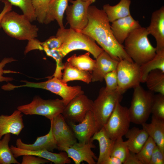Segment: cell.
<instances>
[{
    "label": "cell",
    "mask_w": 164,
    "mask_h": 164,
    "mask_svg": "<svg viewBox=\"0 0 164 164\" xmlns=\"http://www.w3.org/2000/svg\"><path fill=\"white\" fill-rule=\"evenodd\" d=\"M125 136L128 139L125 141L128 149L136 154L140 150L149 137L143 129L135 127L129 129Z\"/></svg>",
    "instance_id": "cell-25"
},
{
    "label": "cell",
    "mask_w": 164,
    "mask_h": 164,
    "mask_svg": "<svg viewBox=\"0 0 164 164\" xmlns=\"http://www.w3.org/2000/svg\"><path fill=\"white\" fill-rule=\"evenodd\" d=\"M22 81L25 84L19 86L12 84L10 86L11 89L13 90L22 87H28L47 90L61 97L65 105L76 96L84 94L80 86H68L67 83L63 82L61 79L54 76L47 81L40 82L24 80Z\"/></svg>",
    "instance_id": "cell-7"
},
{
    "label": "cell",
    "mask_w": 164,
    "mask_h": 164,
    "mask_svg": "<svg viewBox=\"0 0 164 164\" xmlns=\"http://www.w3.org/2000/svg\"><path fill=\"white\" fill-rule=\"evenodd\" d=\"M4 0H0V1H4Z\"/></svg>",
    "instance_id": "cell-48"
},
{
    "label": "cell",
    "mask_w": 164,
    "mask_h": 164,
    "mask_svg": "<svg viewBox=\"0 0 164 164\" xmlns=\"http://www.w3.org/2000/svg\"><path fill=\"white\" fill-rule=\"evenodd\" d=\"M69 123L76 138L80 143L89 142L95 133L101 128L91 110L87 113L84 119L78 124Z\"/></svg>",
    "instance_id": "cell-14"
},
{
    "label": "cell",
    "mask_w": 164,
    "mask_h": 164,
    "mask_svg": "<svg viewBox=\"0 0 164 164\" xmlns=\"http://www.w3.org/2000/svg\"><path fill=\"white\" fill-rule=\"evenodd\" d=\"M97 140L99 143V153L97 164L103 162L110 156L114 140L111 139L107 134L104 127L96 132L91 138L90 141Z\"/></svg>",
    "instance_id": "cell-24"
},
{
    "label": "cell",
    "mask_w": 164,
    "mask_h": 164,
    "mask_svg": "<svg viewBox=\"0 0 164 164\" xmlns=\"http://www.w3.org/2000/svg\"><path fill=\"white\" fill-rule=\"evenodd\" d=\"M82 0V1H92L93 2H94L96 1V0Z\"/></svg>",
    "instance_id": "cell-47"
},
{
    "label": "cell",
    "mask_w": 164,
    "mask_h": 164,
    "mask_svg": "<svg viewBox=\"0 0 164 164\" xmlns=\"http://www.w3.org/2000/svg\"><path fill=\"white\" fill-rule=\"evenodd\" d=\"M65 106L62 99L44 100L36 96L30 103L19 106L17 109L26 115H40L50 120L62 114Z\"/></svg>",
    "instance_id": "cell-8"
},
{
    "label": "cell",
    "mask_w": 164,
    "mask_h": 164,
    "mask_svg": "<svg viewBox=\"0 0 164 164\" xmlns=\"http://www.w3.org/2000/svg\"><path fill=\"white\" fill-rule=\"evenodd\" d=\"M122 97V94L117 90L109 91L105 87L100 89L97 97L93 101L91 110L101 128L106 123L116 104L121 102Z\"/></svg>",
    "instance_id": "cell-5"
},
{
    "label": "cell",
    "mask_w": 164,
    "mask_h": 164,
    "mask_svg": "<svg viewBox=\"0 0 164 164\" xmlns=\"http://www.w3.org/2000/svg\"><path fill=\"white\" fill-rule=\"evenodd\" d=\"M10 139V133L5 135L0 139V164H20L14 156L9 147Z\"/></svg>",
    "instance_id": "cell-31"
},
{
    "label": "cell",
    "mask_w": 164,
    "mask_h": 164,
    "mask_svg": "<svg viewBox=\"0 0 164 164\" xmlns=\"http://www.w3.org/2000/svg\"><path fill=\"white\" fill-rule=\"evenodd\" d=\"M111 23V26L113 36L121 45L124 43L131 32L141 26L139 22L135 20L131 15Z\"/></svg>",
    "instance_id": "cell-16"
},
{
    "label": "cell",
    "mask_w": 164,
    "mask_h": 164,
    "mask_svg": "<svg viewBox=\"0 0 164 164\" xmlns=\"http://www.w3.org/2000/svg\"><path fill=\"white\" fill-rule=\"evenodd\" d=\"M128 109L131 122L142 125L146 122L151 113L154 92L144 89L140 84L134 88Z\"/></svg>",
    "instance_id": "cell-6"
},
{
    "label": "cell",
    "mask_w": 164,
    "mask_h": 164,
    "mask_svg": "<svg viewBox=\"0 0 164 164\" xmlns=\"http://www.w3.org/2000/svg\"><path fill=\"white\" fill-rule=\"evenodd\" d=\"M156 145L155 141L149 137L148 140L136 155L142 164H149L151 155Z\"/></svg>",
    "instance_id": "cell-33"
},
{
    "label": "cell",
    "mask_w": 164,
    "mask_h": 164,
    "mask_svg": "<svg viewBox=\"0 0 164 164\" xmlns=\"http://www.w3.org/2000/svg\"><path fill=\"white\" fill-rule=\"evenodd\" d=\"M56 36L62 40V44L58 50L63 57L72 51L81 50L90 53L96 59L104 51L92 38L70 28H59Z\"/></svg>",
    "instance_id": "cell-3"
},
{
    "label": "cell",
    "mask_w": 164,
    "mask_h": 164,
    "mask_svg": "<svg viewBox=\"0 0 164 164\" xmlns=\"http://www.w3.org/2000/svg\"><path fill=\"white\" fill-rule=\"evenodd\" d=\"M36 20L43 24L48 5L51 0H32Z\"/></svg>",
    "instance_id": "cell-36"
},
{
    "label": "cell",
    "mask_w": 164,
    "mask_h": 164,
    "mask_svg": "<svg viewBox=\"0 0 164 164\" xmlns=\"http://www.w3.org/2000/svg\"><path fill=\"white\" fill-rule=\"evenodd\" d=\"M12 5L19 7L23 14L32 22L36 20L32 0H7Z\"/></svg>",
    "instance_id": "cell-32"
},
{
    "label": "cell",
    "mask_w": 164,
    "mask_h": 164,
    "mask_svg": "<svg viewBox=\"0 0 164 164\" xmlns=\"http://www.w3.org/2000/svg\"><path fill=\"white\" fill-rule=\"evenodd\" d=\"M95 61V67L91 73L92 82L102 81L107 73L116 70L119 61L113 59L104 51Z\"/></svg>",
    "instance_id": "cell-19"
},
{
    "label": "cell",
    "mask_w": 164,
    "mask_h": 164,
    "mask_svg": "<svg viewBox=\"0 0 164 164\" xmlns=\"http://www.w3.org/2000/svg\"><path fill=\"white\" fill-rule=\"evenodd\" d=\"M62 43L61 39L58 37L52 36L43 42H41V45L44 49L50 50H58Z\"/></svg>",
    "instance_id": "cell-40"
},
{
    "label": "cell",
    "mask_w": 164,
    "mask_h": 164,
    "mask_svg": "<svg viewBox=\"0 0 164 164\" xmlns=\"http://www.w3.org/2000/svg\"><path fill=\"white\" fill-rule=\"evenodd\" d=\"M164 153L157 145L152 153L149 164H164Z\"/></svg>",
    "instance_id": "cell-42"
},
{
    "label": "cell",
    "mask_w": 164,
    "mask_h": 164,
    "mask_svg": "<svg viewBox=\"0 0 164 164\" xmlns=\"http://www.w3.org/2000/svg\"><path fill=\"white\" fill-rule=\"evenodd\" d=\"M123 162L119 159L114 156H110L104 161L102 164H122Z\"/></svg>",
    "instance_id": "cell-46"
},
{
    "label": "cell",
    "mask_w": 164,
    "mask_h": 164,
    "mask_svg": "<svg viewBox=\"0 0 164 164\" xmlns=\"http://www.w3.org/2000/svg\"><path fill=\"white\" fill-rule=\"evenodd\" d=\"M50 120V127L59 150L61 151L63 148L77 142L73 132L62 114Z\"/></svg>",
    "instance_id": "cell-13"
},
{
    "label": "cell",
    "mask_w": 164,
    "mask_h": 164,
    "mask_svg": "<svg viewBox=\"0 0 164 164\" xmlns=\"http://www.w3.org/2000/svg\"><path fill=\"white\" fill-rule=\"evenodd\" d=\"M104 79L106 84L105 89L109 91L117 90L118 80L116 70L107 73L104 76Z\"/></svg>",
    "instance_id": "cell-38"
},
{
    "label": "cell",
    "mask_w": 164,
    "mask_h": 164,
    "mask_svg": "<svg viewBox=\"0 0 164 164\" xmlns=\"http://www.w3.org/2000/svg\"><path fill=\"white\" fill-rule=\"evenodd\" d=\"M131 0H120L115 5L111 6L106 4L102 9L106 14L110 22L122 18L130 15V6Z\"/></svg>",
    "instance_id": "cell-26"
},
{
    "label": "cell",
    "mask_w": 164,
    "mask_h": 164,
    "mask_svg": "<svg viewBox=\"0 0 164 164\" xmlns=\"http://www.w3.org/2000/svg\"><path fill=\"white\" fill-rule=\"evenodd\" d=\"M140 65L126 59L118 61L116 69L118 80L117 90L122 94L141 83Z\"/></svg>",
    "instance_id": "cell-10"
},
{
    "label": "cell",
    "mask_w": 164,
    "mask_h": 164,
    "mask_svg": "<svg viewBox=\"0 0 164 164\" xmlns=\"http://www.w3.org/2000/svg\"><path fill=\"white\" fill-rule=\"evenodd\" d=\"M129 151L125 141L120 138L114 140L110 156L119 159L123 164Z\"/></svg>",
    "instance_id": "cell-34"
},
{
    "label": "cell",
    "mask_w": 164,
    "mask_h": 164,
    "mask_svg": "<svg viewBox=\"0 0 164 164\" xmlns=\"http://www.w3.org/2000/svg\"><path fill=\"white\" fill-rule=\"evenodd\" d=\"M123 164H142V163L137 158L136 153L129 151Z\"/></svg>",
    "instance_id": "cell-44"
},
{
    "label": "cell",
    "mask_w": 164,
    "mask_h": 164,
    "mask_svg": "<svg viewBox=\"0 0 164 164\" xmlns=\"http://www.w3.org/2000/svg\"><path fill=\"white\" fill-rule=\"evenodd\" d=\"M142 125L149 137L155 141L156 145L164 153V120L152 115L150 123L145 122Z\"/></svg>",
    "instance_id": "cell-23"
},
{
    "label": "cell",
    "mask_w": 164,
    "mask_h": 164,
    "mask_svg": "<svg viewBox=\"0 0 164 164\" xmlns=\"http://www.w3.org/2000/svg\"><path fill=\"white\" fill-rule=\"evenodd\" d=\"M10 148L15 158L24 155H30L45 159L55 164H69L71 162L70 158L64 151L55 153L47 150L30 151L19 149L12 145L11 146Z\"/></svg>",
    "instance_id": "cell-20"
},
{
    "label": "cell",
    "mask_w": 164,
    "mask_h": 164,
    "mask_svg": "<svg viewBox=\"0 0 164 164\" xmlns=\"http://www.w3.org/2000/svg\"><path fill=\"white\" fill-rule=\"evenodd\" d=\"M95 145L92 142L85 143L77 142L73 145L64 148L62 151L66 152L68 157L72 159L75 164H80L85 161L88 164H95V160L97 159L91 149L94 148Z\"/></svg>",
    "instance_id": "cell-15"
},
{
    "label": "cell",
    "mask_w": 164,
    "mask_h": 164,
    "mask_svg": "<svg viewBox=\"0 0 164 164\" xmlns=\"http://www.w3.org/2000/svg\"><path fill=\"white\" fill-rule=\"evenodd\" d=\"M63 70L61 80L64 83L75 80H80L87 84L91 82V73L79 69L67 62L64 63Z\"/></svg>",
    "instance_id": "cell-27"
},
{
    "label": "cell",
    "mask_w": 164,
    "mask_h": 164,
    "mask_svg": "<svg viewBox=\"0 0 164 164\" xmlns=\"http://www.w3.org/2000/svg\"><path fill=\"white\" fill-rule=\"evenodd\" d=\"M145 82L149 90L164 95V72L158 69L151 71Z\"/></svg>",
    "instance_id": "cell-29"
},
{
    "label": "cell",
    "mask_w": 164,
    "mask_h": 164,
    "mask_svg": "<svg viewBox=\"0 0 164 164\" xmlns=\"http://www.w3.org/2000/svg\"><path fill=\"white\" fill-rule=\"evenodd\" d=\"M2 2L4 3V6L0 13V29L1 28V23L3 18L6 13L12 10V5L7 0L3 1Z\"/></svg>",
    "instance_id": "cell-45"
},
{
    "label": "cell",
    "mask_w": 164,
    "mask_h": 164,
    "mask_svg": "<svg viewBox=\"0 0 164 164\" xmlns=\"http://www.w3.org/2000/svg\"><path fill=\"white\" fill-rule=\"evenodd\" d=\"M69 0H51L49 3L46 14L43 24H48L56 20L60 28L64 29V14L68 6Z\"/></svg>",
    "instance_id": "cell-22"
},
{
    "label": "cell",
    "mask_w": 164,
    "mask_h": 164,
    "mask_svg": "<svg viewBox=\"0 0 164 164\" xmlns=\"http://www.w3.org/2000/svg\"><path fill=\"white\" fill-rule=\"evenodd\" d=\"M21 164H43L50 162L43 158L30 155H22Z\"/></svg>",
    "instance_id": "cell-41"
},
{
    "label": "cell",
    "mask_w": 164,
    "mask_h": 164,
    "mask_svg": "<svg viewBox=\"0 0 164 164\" xmlns=\"http://www.w3.org/2000/svg\"><path fill=\"white\" fill-rule=\"evenodd\" d=\"M16 145L17 148L30 151H39L47 150L53 152L57 149L56 141L50 127L49 132L46 135L38 137L33 144H27L24 143L21 138L17 139Z\"/></svg>",
    "instance_id": "cell-21"
},
{
    "label": "cell",
    "mask_w": 164,
    "mask_h": 164,
    "mask_svg": "<svg viewBox=\"0 0 164 164\" xmlns=\"http://www.w3.org/2000/svg\"><path fill=\"white\" fill-rule=\"evenodd\" d=\"M149 34L155 38L156 51L164 50V7L162 6L154 12L152 15L150 23L146 28Z\"/></svg>",
    "instance_id": "cell-17"
},
{
    "label": "cell",
    "mask_w": 164,
    "mask_h": 164,
    "mask_svg": "<svg viewBox=\"0 0 164 164\" xmlns=\"http://www.w3.org/2000/svg\"><path fill=\"white\" fill-rule=\"evenodd\" d=\"M69 1L72 4L68 5L66 10V19L70 28L80 32L88 23V8L93 2L81 0H69Z\"/></svg>",
    "instance_id": "cell-11"
},
{
    "label": "cell",
    "mask_w": 164,
    "mask_h": 164,
    "mask_svg": "<svg viewBox=\"0 0 164 164\" xmlns=\"http://www.w3.org/2000/svg\"><path fill=\"white\" fill-rule=\"evenodd\" d=\"M88 22L80 32L96 42L113 59L118 61L126 59L133 62L128 55L122 45L119 43L112 32L107 16L103 9L94 5L88 8Z\"/></svg>",
    "instance_id": "cell-1"
},
{
    "label": "cell",
    "mask_w": 164,
    "mask_h": 164,
    "mask_svg": "<svg viewBox=\"0 0 164 164\" xmlns=\"http://www.w3.org/2000/svg\"><path fill=\"white\" fill-rule=\"evenodd\" d=\"M16 61L13 57H5L0 62V83L3 81L9 82L13 80V78L11 77H5L3 76L4 73H17L16 72L10 70H5L3 69L4 67L7 63Z\"/></svg>",
    "instance_id": "cell-39"
},
{
    "label": "cell",
    "mask_w": 164,
    "mask_h": 164,
    "mask_svg": "<svg viewBox=\"0 0 164 164\" xmlns=\"http://www.w3.org/2000/svg\"><path fill=\"white\" fill-rule=\"evenodd\" d=\"M46 55L53 57L55 59L56 62V68L55 72L52 77H56L61 79L62 72L63 70L64 63H63L62 60L63 58L58 50H50L47 49H43Z\"/></svg>",
    "instance_id": "cell-37"
},
{
    "label": "cell",
    "mask_w": 164,
    "mask_h": 164,
    "mask_svg": "<svg viewBox=\"0 0 164 164\" xmlns=\"http://www.w3.org/2000/svg\"><path fill=\"white\" fill-rule=\"evenodd\" d=\"M151 113L156 118L164 120V95H154L151 109Z\"/></svg>",
    "instance_id": "cell-35"
},
{
    "label": "cell",
    "mask_w": 164,
    "mask_h": 164,
    "mask_svg": "<svg viewBox=\"0 0 164 164\" xmlns=\"http://www.w3.org/2000/svg\"><path fill=\"white\" fill-rule=\"evenodd\" d=\"M130 122L128 108L118 102L103 127L108 136L115 140L125 136L129 129Z\"/></svg>",
    "instance_id": "cell-9"
},
{
    "label": "cell",
    "mask_w": 164,
    "mask_h": 164,
    "mask_svg": "<svg viewBox=\"0 0 164 164\" xmlns=\"http://www.w3.org/2000/svg\"><path fill=\"white\" fill-rule=\"evenodd\" d=\"M90 54L87 52L78 56L74 54L67 59V62L79 69L91 73L95 67L96 61L91 57Z\"/></svg>",
    "instance_id": "cell-30"
},
{
    "label": "cell",
    "mask_w": 164,
    "mask_h": 164,
    "mask_svg": "<svg viewBox=\"0 0 164 164\" xmlns=\"http://www.w3.org/2000/svg\"><path fill=\"white\" fill-rule=\"evenodd\" d=\"M156 69L164 72V50L156 51L152 59L140 65L141 82L145 83L150 72Z\"/></svg>",
    "instance_id": "cell-28"
},
{
    "label": "cell",
    "mask_w": 164,
    "mask_h": 164,
    "mask_svg": "<svg viewBox=\"0 0 164 164\" xmlns=\"http://www.w3.org/2000/svg\"><path fill=\"white\" fill-rule=\"evenodd\" d=\"M146 28L141 27L133 30L124 41V48L126 52L137 64L141 65L155 56L156 48L151 44Z\"/></svg>",
    "instance_id": "cell-2"
},
{
    "label": "cell",
    "mask_w": 164,
    "mask_h": 164,
    "mask_svg": "<svg viewBox=\"0 0 164 164\" xmlns=\"http://www.w3.org/2000/svg\"><path fill=\"white\" fill-rule=\"evenodd\" d=\"M22 113L17 109L10 115H0V139L8 133L19 135L24 127Z\"/></svg>",
    "instance_id": "cell-18"
},
{
    "label": "cell",
    "mask_w": 164,
    "mask_h": 164,
    "mask_svg": "<svg viewBox=\"0 0 164 164\" xmlns=\"http://www.w3.org/2000/svg\"><path fill=\"white\" fill-rule=\"evenodd\" d=\"M93 101L84 94L79 95L65 106L62 114L69 123H79L91 110Z\"/></svg>",
    "instance_id": "cell-12"
},
{
    "label": "cell",
    "mask_w": 164,
    "mask_h": 164,
    "mask_svg": "<svg viewBox=\"0 0 164 164\" xmlns=\"http://www.w3.org/2000/svg\"><path fill=\"white\" fill-rule=\"evenodd\" d=\"M41 42L36 38L28 41V42L25 51V53H27L29 52L34 50H43L41 45Z\"/></svg>",
    "instance_id": "cell-43"
},
{
    "label": "cell",
    "mask_w": 164,
    "mask_h": 164,
    "mask_svg": "<svg viewBox=\"0 0 164 164\" xmlns=\"http://www.w3.org/2000/svg\"><path fill=\"white\" fill-rule=\"evenodd\" d=\"M24 14L12 10L6 13L1 23V28L9 36L19 40L29 41L38 36L39 28Z\"/></svg>",
    "instance_id": "cell-4"
}]
</instances>
